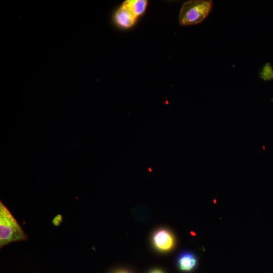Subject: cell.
<instances>
[{"label": "cell", "mask_w": 273, "mask_h": 273, "mask_svg": "<svg viewBox=\"0 0 273 273\" xmlns=\"http://www.w3.org/2000/svg\"><path fill=\"white\" fill-rule=\"evenodd\" d=\"M28 237L8 209L0 202V247L25 241Z\"/></svg>", "instance_id": "cell-1"}, {"label": "cell", "mask_w": 273, "mask_h": 273, "mask_svg": "<svg viewBox=\"0 0 273 273\" xmlns=\"http://www.w3.org/2000/svg\"><path fill=\"white\" fill-rule=\"evenodd\" d=\"M212 1L192 0L185 3L179 15V23L182 25H195L202 22L210 13Z\"/></svg>", "instance_id": "cell-2"}, {"label": "cell", "mask_w": 273, "mask_h": 273, "mask_svg": "<svg viewBox=\"0 0 273 273\" xmlns=\"http://www.w3.org/2000/svg\"><path fill=\"white\" fill-rule=\"evenodd\" d=\"M152 243L157 250L161 252H168L174 248L176 240L174 236L170 231L160 229L154 233Z\"/></svg>", "instance_id": "cell-3"}, {"label": "cell", "mask_w": 273, "mask_h": 273, "mask_svg": "<svg viewBox=\"0 0 273 273\" xmlns=\"http://www.w3.org/2000/svg\"><path fill=\"white\" fill-rule=\"evenodd\" d=\"M198 260L193 252L185 250L181 252L177 257L176 264L178 269L184 272L194 270L197 266Z\"/></svg>", "instance_id": "cell-4"}, {"label": "cell", "mask_w": 273, "mask_h": 273, "mask_svg": "<svg viewBox=\"0 0 273 273\" xmlns=\"http://www.w3.org/2000/svg\"><path fill=\"white\" fill-rule=\"evenodd\" d=\"M136 17L124 6L116 11L114 16L116 23L121 27L127 28L131 26L135 22Z\"/></svg>", "instance_id": "cell-5"}, {"label": "cell", "mask_w": 273, "mask_h": 273, "mask_svg": "<svg viewBox=\"0 0 273 273\" xmlns=\"http://www.w3.org/2000/svg\"><path fill=\"white\" fill-rule=\"evenodd\" d=\"M147 5V1L145 0H127L122 5L126 8L136 18L144 12Z\"/></svg>", "instance_id": "cell-6"}, {"label": "cell", "mask_w": 273, "mask_h": 273, "mask_svg": "<svg viewBox=\"0 0 273 273\" xmlns=\"http://www.w3.org/2000/svg\"><path fill=\"white\" fill-rule=\"evenodd\" d=\"M260 76L265 80L273 79V69L269 63L266 64L263 67L260 73Z\"/></svg>", "instance_id": "cell-7"}, {"label": "cell", "mask_w": 273, "mask_h": 273, "mask_svg": "<svg viewBox=\"0 0 273 273\" xmlns=\"http://www.w3.org/2000/svg\"><path fill=\"white\" fill-rule=\"evenodd\" d=\"M63 221V217L61 214H58L53 219L52 222L55 226H59Z\"/></svg>", "instance_id": "cell-8"}, {"label": "cell", "mask_w": 273, "mask_h": 273, "mask_svg": "<svg viewBox=\"0 0 273 273\" xmlns=\"http://www.w3.org/2000/svg\"><path fill=\"white\" fill-rule=\"evenodd\" d=\"M148 273H164L163 271L159 269H153L150 270Z\"/></svg>", "instance_id": "cell-9"}, {"label": "cell", "mask_w": 273, "mask_h": 273, "mask_svg": "<svg viewBox=\"0 0 273 273\" xmlns=\"http://www.w3.org/2000/svg\"><path fill=\"white\" fill-rule=\"evenodd\" d=\"M114 273H131V272L126 270H120L117 271H116Z\"/></svg>", "instance_id": "cell-10"}]
</instances>
